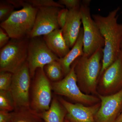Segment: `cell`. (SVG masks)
I'll list each match as a JSON object with an SVG mask.
<instances>
[{
    "label": "cell",
    "instance_id": "e0dca14e",
    "mask_svg": "<svg viewBox=\"0 0 122 122\" xmlns=\"http://www.w3.org/2000/svg\"><path fill=\"white\" fill-rule=\"evenodd\" d=\"M42 116L46 122H63L64 113L57 101L54 99L49 109L44 112Z\"/></svg>",
    "mask_w": 122,
    "mask_h": 122
},
{
    "label": "cell",
    "instance_id": "3957f363",
    "mask_svg": "<svg viewBox=\"0 0 122 122\" xmlns=\"http://www.w3.org/2000/svg\"><path fill=\"white\" fill-rule=\"evenodd\" d=\"M91 1L85 0L80 7L82 23L83 25V55L90 57L99 49L104 48V39L98 27L92 17L90 4Z\"/></svg>",
    "mask_w": 122,
    "mask_h": 122
},
{
    "label": "cell",
    "instance_id": "d4e9b609",
    "mask_svg": "<svg viewBox=\"0 0 122 122\" xmlns=\"http://www.w3.org/2000/svg\"><path fill=\"white\" fill-rule=\"evenodd\" d=\"M8 34L2 28H0V49L6 45L10 41Z\"/></svg>",
    "mask_w": 122,
    "mask_h": 122
},
{
    "label": "cell",
    "instance_id": "4fadbf2b",
    "mask_svg": "<svg viewBox=\"0 0 122 122\" xmlns=\"http://www.w3.org/2000/svg\"><path fill=\"white\" fill-rule=\"evenodd\" d=\"M82 24L80 7L69 10L62 34L70 49L73 47L80 33Z\"/></svg>",
    "mask_w": 122,
    "mask_h": 122
},
{
    "label": "cell",
    "instance_id": "7402d4cb",
    "mask_svg": "<svg viewBox=\"0 0 122 122\" xmlns=\"http://www.w3.org/2000/svg\"><path fill=\"white\" fill-rule=\"evenodd\" d=\"M11 100L6 91H0V108L1 110L11 111L13 109Z\"/></svg>",
    "mask_w": 122,
    "mask_h": 122
},
{
    "label": "cell",
    "instance_id": "83f0119b",
    "mask_svg": "<svg viewBox=\"0 0 122 122\" xmlns=\"http://www.w3.org/2000/svg\"><path fill=\"white\" fill-rule=\"evenodd\" d=\"M114 122H122V111L121 114L118 116Z\"/></svg>",
    "mask_w": 122,
    "mask_h": 122
},
{
    "label": "cell",
    "instance_id": "8992f818",
    "mask_svg": "<svg viewBox=\"0 0 122 122\" xmlns=\"http://www.w3.org/2000/svg\"><path fill=\"white\" fill-rule=\"evenodd\" d=\"M59 59L48 48L43 37L29 38L27 61L30 76H34L37 69H44L46 65Z\"/></svg>",
    "mask_w": 122,
    "mask_h": 122
},
{
    "label": "cell",
    "instance_id": "ba28073f",
    "mask_svg": "<svg viewBox=\"0 0 122 122\" xmlns=\"http://www.w3.org/2000/svg\"><path fill=\"white\" fill-rule=\"evenodd\" d=\"M73 63L70 72L65 77L53 84V89L57 94L79 102L89 103L96 102L97 99L96 98L83 94L79 89L77 85V79Z\"/></svg>",
    "mask_w": 122,
    "mask_h": 122
},
{
    "label": "cell",
    "instance_id": "52a82bcc",
    "mask_svg": "<svg viewBox=\"0 0 122 122\" xmlns=\"http://www.w3.org/2000/svg\"><path fill=\"white\" fill-rule=\"evenodd\" d=\"M30 76L27 61L13 74L12 82L9 91L14 103L16 106L28 107Z\"/></svg>",
    "mask_w": 122,
    "mask_h": 122
},
{
    "label": "cell",
    "instance_id": "603a6c76",
    "mask_svg": "<svg viewBox=\"0 0 122 122\" xmlns=\"http://www.w3.org/2000/svg\"><path fill=\"white\" fill-rule=\"evenodd\" d=\"M69 10L66 8L61 9L58 13L57 22L59 28L62 29L65 25Z\"/></svg>",
    "mask_w": 122,
    "mask_h": 122
},
{
    "label": "cell",
    "instance_id": "484cf974",
    "mask_svg": "<svg viewBox=\"0 0 122 122\" xmlns=\"http://www.w3.org/2000/svg\"><path fill=\"white\" fill-rule=\"evenodd\" d=\"M12 115L7 111L0 110V122H8L11 118Z\"/></svg>",
    "mask_w": 122,
    "mask_h": 122
},
{
    "label": "cell",
    "instance_id": "5b68a950",
    "mask_svg": "<svg viewBox=\"0 0 122 122\" xmlns=\"http://www.w3.org/2000/svg\"><path fill=\"white\" fill-rule=\"evenodd\" d=\"M103 49H99L90 57L83 55L79 57L74 62L77 79L85 83L91 90L95 89L97 79L100 75Z\"/></svg>",
    "mask_w": 122,
    "mask_h": 122
},
{
    "label": "cell",
    "instance_id": "7c38bea8",
    "mask_svg": "<svg viewBox=\"0 0 122 122\" xmlns=\"http://www.w3.org/2000/svg\"><path fill=\"white\" fill-rule=\"evenodd\" d=\"M61 102L72 122H95V116L99 109V105L86 107L80 103L73 104L63 99Z\"/></svg>",
    "mask_w": 122,
    "mask_h": 122
},
{
    "label": "cell",
    "instance_id": "d6986e66",
    "mask_svg": "<svg viewBox=\"0 0 122 122\" xmlns=\"http://www.w3.org/2000/svg\"><path fill=\"white\" fill-rule=\"evenodd\" d=\"M15 7L7 0L0 2V21H4L11 15Z\"/></svg>",
    "mask_w": 122,
    "mask_h": 122
},
{
    "label": "cell",
    "instance_id": "9c48e42d",
    "mask_svg": "<svg viewBox=\"0 0 122 122\" xmlns=\"http://www.w3.org/2000/svg\"><path fill=\"white\" fill-rule=\"evenodd\" d=\"M60 9L55 7L38 8L34 25L27 38L44 36L60 28L57 17Z\"/></svg>",
    "mask_w": 122,
    "mask_h": 122
},
{
    "label": "cell",
    "instance_id": "2e32d148",
    "mask_svg": "<svg viewBox=\"0 0 122 122\" xmlns=\"http://www.w3.org/2000/svg\"><path fill=\"white\" fill-rule=\"evenodd\" d=\"M83 30L82 27H81L78 38L74 45L65 57L59 58L58 61L61 67L63 74L67 75L70 71L72 63L79 57L83 55Z\"/></svg>",
    "mask_w": 122,
    "mask_h": 122
},
{
    "label": "cell",
    "instance_id": "44dd1931",
    "mask_svg": "<svg viewBox=\"0 0 122 122\" xmlns=\"http://www.w3.org/2000/svg\"><path fill=\"white\" fill-rule=\"evenodd\" d=\"M13 74L10 72H1L0 74V91H9L12 82Z\"/></svg>",
    "mask_w": 122,
    "mask_h": 122
},
{
    "label": "cell",
    "instance_id": "ffe728a7",
    "mask_svg": "<svg viewBox=\"0 0 122 122\" xmlns=\"http://www.w3.org/2000/svg\"><path fill=\"white\" fill-rule=\"evenodd\" d=\"M26 2L36 8L55 7L61 9L64 8V6L58 2L53 0H28Z\"/></svg>",
    "mask_w": 122,
    "mask_h": 122
},
{
    "label": "cell",
    "instance_id": "8fae6325",
    "mask_svg": "<svg viewBox=\"0 0 122 122\" xmlns=\"http://www.w3.org/2000/svg\"><path fill=\"white\" fill-rule=\"evenodd\" d=\"M99 97L101 105L95 116V122H114L122 108V89L113 94Z\"/></svg>",
    "mask_w": 122,
    "mask_h": 122
},
{
    "label": "cell",
    "instance_id": "f546056e",
    "mask_svg": "<svg viewBox=\"0 0 122 122\" xmlns=\"http://www.w3.org/2000/svg\"><path fill=\"white\" fill-rule=\"evenodd\" d=\"M120 50H122V37L121 39V42H120Z\"/></svg>",
    "mask_w": 122,
    "mask_h": 122
},
{
    "label": "cell",
    "instance_id": "4316f807",
    "mask_svg": "<svg viewBox=\"0 0 122 122\" xmlns=\"http://www.w3.org/2000/svg\"><path fill=\"white\" fill-rule=\"evenodd\" d=\"M7 1L12 5L15 8H19L21 7H23L27 3L26 0H7Z\"/></svg>",
    "mask_w": 122,
    "mask_h": 122
},
{
    "label": "cell",
    "instance_id": "7a4b0ae2",
    "mask_svg": "<svg viewBox=\"0 0 122 122\" xmlns=\"http://www.w3.org/2000/svg\"><path fill=\"white\" fill-rule=\"evenodd\" d=\"M38 10L27 2L22 9L14 11L7 20L1 22L0 28L11 39L27 38L34 25Z\"/></svg>",
    "mask_w": 122,
    "mask_h": 122
},
{
    "label": "cell",
    "instance_id": "f1b7e54d",
    "mask_svg": "<svg viewBox=\"0 0 122 122\" xmlns=\"http://www.w3.org/2000/svg\"><path fill=\"white\" fill-rule=\"evenodd\" d=\"M14 122H30L27 120H17V121H16Z\"/></svg>",
    "mask_w": 122,
    "mask_h": 122
},
{
    "label": "cell",
    "instance_id": "30bf717a",
    "mask_svg": "<svg viewBox=\"0 0 122 122\" xmlns=\"http://www.w3.org/2000/svg\"><path fill=\"white\" fill-rule=\"evenodd\" d=\"M34 90L33 105L37 110L46 111L49 109L51 86L44 69H37Z\"/></svg>",
    "mask_w": 122,
    "mask_h": 122
},
{
    "label": "cell",
    "instance_id": "ac0fdd59",
    "mask_svg": "<svg viewBox=\"0 0 122 122\" xmlns=\"http://www.w3.org/2000/svg\"><path fill=\"white\" fill-rule=\"evenodd\" d=\"M47 77L52 81H57L62 77L63 73L60 63L55 61L46 65L44 67Z\"/></svg>",
    "mask_w": 122,
    "mask_h": 122
},
{
    "label": "cell",
    "instance_id": "277c9868",
    "mask_svg": "<svg viewBox=\"0 0 122 122\" xmlns=\"http://www.w3.org/2000/svg\"><path fill=\"white\" fill-rule=\"evenodd\" d=\"M29 38L11 39L0 51L1 72L14 73L27 61Z\"/></svg>",
    "mask_w": 122,
    "mask_h": 122
},
{
    "label": "cell",
    "instance_id": "5bb4252c",
    "mask_svg": "<svg viewBox=\"0 0 122 122\" xmlns=\"http://www.w3.org/2000/svg\"><path fill=\"white\" fill-rule=\"evenodd\" d=\"M103 86L108 90L122 86V50L117 59L103 73Z\"/></svg>",
    "mask_w": 122,
    "mask_h": 122
},
{
    "label": "cell",
    "instance_id": "9a60e30c",
    "mask_svg": "<svg viewBox=\"0 0 122 122\" xmlns=\"http://www.w3.org/2000/svg\"><path fill=\"white\" fill-rule=\"evenodd\" d=\"M43 38L48 48L59 58L65 57L70 50L63 37L62 29H56Z\"/></svg>",
    "mask_w": 122,
    "mask_h": 122
},
{
    "label": "cell",
    "instance_id": "6da1fadb",
    "mask_svg": "<svg viewBox=\"0 0 122 122\" xmlns=\"http://www.w3.org/2000/svg\"><path fill=\"white\" fill-rule=\"evenodd\" d=\"M119 10L118 7L106 16L98 14L92 15L105 41L100 75L117 59L120 53L122 24L117 22V13Z\"/></svg>",
    "mask_w": 122,
    "mask_h": 122
},
{
    "label": "cell",
    "instance_id": "cb8c5ba5",
    "mask_svg": "<svg viewBox=\"0 0 122 122\" xmlns=\"http://www.w3.org/2000/svg\"><path fill=\"white\" fill-rule=\"evenodd\" d=\"M58 2L70 10L80 7L81 1L79 0H59Z\"/></svg>",
    "mask_w": 122,
    "mask_h": 122
}]
</instances>
